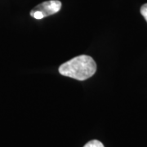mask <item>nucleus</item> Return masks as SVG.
<instances>
[{"instance_id":"3","label":"nucleus","mask_w":147,"mask_h":147,"mask_svg":"<svg viewBox=\"0 0 147 147\" xmlns=\"http://www.w3.org/2000/svg\"><path fill=\"white\" fill-rule=\"evenodd\" d=\"M84 147H105L104 145L100 142V141H97V140H92V141H90L88 142Z\"/></svg>"},{"instance_id":"1","label":"nucleus","mask_w":147,"mask_h":147,"mask_svg":"<svg viewBox=\"0 0 147 147\" xmlns=\"http://www.w3.org/2000/svg\"><path fill=\"white\" fill-rule=\"evenodd\" d=\"M96 64L93 58L87 55H81L62 64L59 67V73L63 76L84 81L94 75Z\"/></svg>"},{"instance_id":"4","label":"nucleus","mask_w":147,"mask_h":147,"mask_svg":"<svg viewBox=\"0 0 147 147\" xmlns=\"http://www.w3.org/2000/svg\"><path fill=\"white\" fill-rule=\"evenodd\" d=\"M141 14L146 19V21H147V3L142 6V7H141Z\"/></svg>"},{"instance_id":"2","label":"nucleus","mask_w":147,"mask_h":147,"mask_svg":"<svg viewBox=\"0 0 147 147\" xmlns=\"http://www.w3.org/2000/svg\"><path fill=\"white\" fill-rule=\"evenodd\" d=\"M61 8V3L59 0H49L37 5L31 11H38L43 17L51 16L58 12Z\"/></svg>"}]
</instances>
